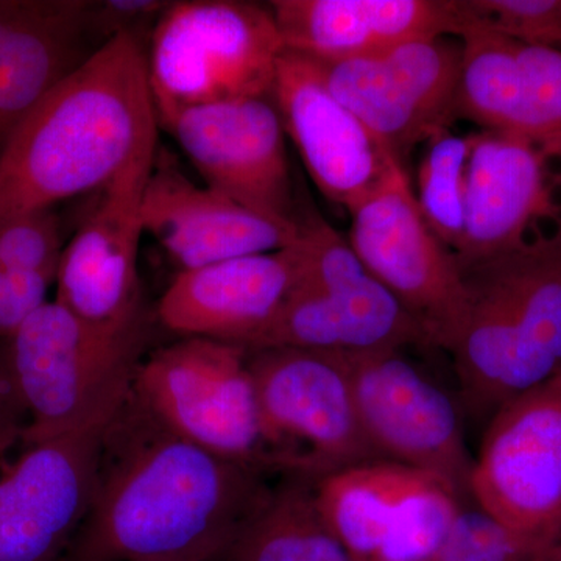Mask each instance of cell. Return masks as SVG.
Instances as JSON below:
<instances>
[{
  "instance_id": "6da1fadb",
  "label": "cell",
  "mask_w": 561,
  "mask_h": 561,
  "mask_svg": "<svg viewBox=\"0 0 561 561\" xmlns=\"http://www.w3.org/2000/svg\"><path fill=\"white\" fill-rule=\"evenodd\" d=\"M130 393L102 427L91 500L60 561H216L273 486Z\"/></svg>"
},
{
  "instance_id": "7a4b0ae2",
  "label": "cell",
  "mask_w": 561,
  "mask_h": 561,
  "mask_svg": "<svg viewBox=\"0 0 561 561\" xmlns=\"http://www.w3.org/2000/svg\"><path fill=\"white\" fill-rule=\"evenodd\" d=\"M147 44L116 36L22 121L0 150V220L102 191L157 150Z\"/></svg>"
},
{
  "instance_id": "3957f363",
  "label": "cell",
  "mask_w": 561,
  "mask_h": 561,
  "mask_svg": "<svg viewBox=\"0 0 561 561\" xmlns=\"http://www.w3.org/2000/svg\"><path fill=\"white\" fill-rule=\"evenodd\" d=\"M459 265L465 308L443 350L468 411L489 421L561 373V219L515 249Z\"/></svg>"
},
{
  "instance_id": "277c9868",
  "label": "cell",
  "mask_w": 561,
  "mask_h": 561,
  "mask_svg": "<svg viewBox=\"0 0 561 561\" xmlns=\"http://www.w3.org/2000/svg\"><path fill=\"white\" fill-rule=\"evenodd\" d=\"M147 337L146 319L105 330L57 300L41 306L0 342L27 412L21 446L105 426L130 397Z\"/></svg>"
},
{
  "instance_id": "5b68a950",
  "label": "cell",
  "mask_w": 561,
  "mask_h": 561,
  "mask_svg": "<svg viewBox=\"0 0 561 561\" xmlns=\"http://www.w3.org/2000/svg\"><path fill=\"white\" fill-rule=\"evenodd\" d=\"M297 221L294 286L249 350L360 354L427 343L419 321L320 214L309 209Z\"/></svg>"
},
{
  "instance_id": "8992f818",
  "label": "cell",
  "mask_w": 561,
  "mask_h": 561,
  "mask_svg": "<svg viewBox=\"0 0 561 561\" xmlns=\"http://www.w3.org/2000/svg\"><path fill=\"white\" fill-rule=\"evenodd\" d=\"M283 51L271 9L242 0L172 2L147 46L157 119L206 103L272 99Z\"/></svg>"
},
{
  "instance_id": "52a82bcc",
  "label": "cell",
  "mask_w": 561,
  "mask_h": 561,
  "mask_svg": "<svg viewBox=\"0 0 561 561\" xmlns=\"http://www.w3.org/2000/svg\"><path fill=\"white\" fill-rule=\"evenodd\" d=\"M249 365L276 470L313 481L379 460L360 427L345 354L249 350Z\"/></svg>"
},
{
  "instance_id": "ba28073f",
  "label": "cell",
  "mask_w": 561,
  "mask_h": 561,
  "mask_svg": "<svg viewBox=\"0 0 561 561\" xmlns=\"http://www.w3.org/2000/svg\"><path fill=\"white\" fill-rule=\"evenodd\" d=\"M133 393L162 424L208 451L276 470L262 437L249 350L210 339H181L140 362Z\"/></svg>"
},
{
  "instance_id": "9c48e42d",
  "label": "cell",
  "mask_w": 561,
  "mask_h": 561,
  "mask_svg": "<svg viewBox=\"0 0 561 561\" xmlns=\"http://www.w3.org/2000/svg\"><path fill=\"white\" fill-rule=\"evenodd\" d=\"M470 497L535 548L561 540V373L491 415Z\"/></svg>"
},
{
  "instance_id": "30bf717a",
  "label": "cell",
  "mask_w": 561,
  "mask_h": 561,
  "mask_svg": "<svg viewBox=\"0 0 561 561\" xmlns=\"http://www.w3.org/2000/svg\"><path fill=\"white\" fill-rule=\"evenodd\" d=\"M350 214V243L362 264L419 321L427 345L445 348L463 313V278L456 254L423 219L402 162L391 160Z\"/></svg>"
},
{
  "instance_id": "8fae6325",
  "label": "cell",
  "mask_w": 561,
  "mask_h": 561,
  "mask_svg": "<svg viewBox=\"0 0 561 561\" xmlns=\"http://www.w3.org/2000/svg\"><path fill=\"white\" fill-rule=\"evenodd\" d=\"M311 483L320 515L354 561H426L456 519L442 478L394 461L354 465Z\"/></svg>"
},
{
  "instance_id": "7c38bea8",
  "label": "cell",
  "mask_w": 561,
  "mask_h": 561,
  "mask_svg": "<svg viewBox=\"0 0 561 561\" xmlns=\"http://www.w3.org/2000/svg\"><path fill=\"white\" fill-rule=\"evenodd\" d=\"M312 60V58H311ZM316 62L332 95L402 162L456 121L460 39L409 41L370 57Z\"/></svg>"
},
{
  "instance_id": "4fadbf2b",
  "label": "cell",
  "mask_w": 561,
  "mask_h": 561,
  "mask_svg": "<svg viewBox=\"0 0 561 561\" xmlns=\"http://www.w3.org/2000/svg\"><path fill=\"white\" fill-rule=\"evenodd\" d=\"M345 357L360 427L379 460L431 472L470 496L472 459L448 393L401 350Z\"/></svg>"
},
{
  "instance_id": "5bb4252c",
  "label": "cell",
  "mask_w": 561,
  "mask_h": 561,
  "mask_svg": "<svg viewBox=\"0 0 561 561\" xmlns=\"http://www.w3.org/2000/svg\"><path fill=\"white\" fill-rule=\"evenodd\" d=\"M203 184L278 221L295 220L286 131L272 99H238L158 116Z\"/></svg>"
},
{
  "instance_id": "9a60e30c",
  "label": "cell",
  "mask_w": 561,
  "mask_h": 561,
  "mask_svg": "<svg viewBox=\"0 0 561 561\" xmlns=\"http://www.w3.org/2000/svg\"><path fill=\"white\" fill-rule=\"evenodd\" d=\"M454 117L529 140L561 183V50L486 28L461 27Z\"/></svg>"
},
{
  "instance_id": "2e32d148",
  "label": "cell",
  "mask_w": 561,
  "mask_h": 561,
  "mask_svg": "<svg viewBox=\"0 0 561 561\" xmlns=\"http://www.w3.org/2000/svg\"><path fill=\"white\" fill-rule=\"evenodd\" d=\"M154 153L142 154L103 187L98 206L62 250L55 300L94 327L124 330L144 320L138 251Z\"/></svg>"
},
{
  "instance_id": "e0dca14e",
  "label": "cell",
  "mask_w": 561,
  "mask_h": 561,
  "mask_svg": "<svg viewBox=\"0 0 561 561\" xmlns=\"http://www.w3.org/2000/svg\"><path fill=\"white\" fill-rule=\"evenodd\" d=\"M102 427L24 445L0 463V561L61 560L90 504Z\"/></svg>"
},
{
  "instance_id": "ac0fdd59",
  "label": "cell",
  "mask_w": 561,
  "mask_h": 561,
  "mask_svg": "<svg viewBox=\"0 0 561 561\" xmlns=\"http://www.w3.org/2000/svg\"><path fill=\"white\" fill-rule=\"evenodd\" d=\"M272 101L321 194L353 213L394 158L332 95L311 58L280 54Z\"/></svg>"
},
{
  "instance_id": "d6986e66",
  "label": "cell",
  "mask_w": 561,
  "mask_h": 561,
  "mask_svg": "<svg viewBox=\"0 0 561 561\" xmlns=\"http://www.w3.org/2000/svg\"><path fill=\"white\" fill-rule=\"evenodd\" d=\"M560 191L551 162L529 140L490 130L472 135L457 262L489 260L561 219Z\"/></svg>"
},
{
  "instance_id": "ffe728a7",
  "label": "cell",
  "mask_w": 561,
  "mask_h": 561,
  "mask_svg": "<svg viewBox=\"0 0 561 561\" xmlns=\"http://www.w3.org/2000/svg\"><path fill=\"white\" fill-rule=\"evenodd\" d=\"M142 224L180 272L289 249L300 238L297 221L268 219L206 184L198 186L171 154L158 150L144 191Z\"/></svg>"
},
{
  "instance_id": "44dd1931",
  "label": "cell",
  "mask_w": 561,
  "mask_h": 561,
  "mask_svg": "<svg viewBox=\"0 0 561 561\" xmlns=\"http://www.w3.org/2000/svg\"><path fill=\"white\" fill-rule=\"evenodd\" d=\"M294 249L250 254L176 273L158 305V320L183 339L249 348L275 319L294 286Z\"/></svg>"
},
{
  "instance_id": "7402d4cb",
  "label": "cell",
  "mask_w": 561,
  "mask_h": 561,
  "mask_svg": "<svg viewBox=\"0 0 561 561\" xmlns=\"http://www.w3.org/2000/svg\"><path fill=\"white\" fill-rule=\"evenodd\" d=\"M101 47L91 0H0V150L33 108Z\"/></svg>"
},
{
  "instance_id": "603a6c76",
  "label": "cell",
  "mask_w": 561,
  "mask_h": 561,
  "mask_svg": "<svg viewBox=\"0 0 561 561\" xmlns=\"http://www.w3.org/2000/svg\"><path fill=\"white\" fill-rule=\"evenodd\" d=\"M271 11L284 50L320 61L370 57L459 28L454 0H275Z\"/></svg>"
},
{
  "instance_id": "cb8c5ba5",
  "label": "cell",
  "mask_w": 561,
  "mask_h": 561,
  "mask_svg": "<svg viewBox=\"0 0 561 561\" xmlns=\"http://www.w3.org/2000/svg\"><path fill=\"white\" fill-rule=\"evenodd\" d=\"M216 561H354L313 500L309 479L272 489Z\"/></svg>"
},
{
  "instance_id": "d4e9b609",
  "label": "cell",
  "mask_w": 561,
  "mask_h": 561,
  "mask_svg": "<svg viewBox=\"0 0 561 561\" xmlns=\"http://www.w3.org/2000/svg\"><path fill=\"white\" fill-rule=\"evenodd\" d=\"M472 135L448 130L427 142L420 164L415 198L432 232L454 254L460 249L465 230V198Z\"/></svg>"
},
{
  "instance_id": "484cf974",
  "label": "cell",
  "mask_w": 561,
  "mask_h": 561,
  "mask_svg": "<svg viewBox=\"0 0 561 561\" xmlns=\"http://www.w3.org/2000/svg\"><path fill=\"white\" fill-rule=\"evenodd\" d=\"M459 28H486L511 38L542 44L561 35V0H454Z\"/></svg>"
},
{
  "instance_id": "4316f807",
  "label": "cell",
  "mask_w": 561,
  "mask_h": 561,
  "mask_svg": "<svg viewBox=\"0 0 561 561\" xmlns=\"http://www.w3.org/2000/svg\"><path fill=\"white\" fill-rule=\"evenodd\" d=\"M62 250L61 220L54 208L0 220V264L7 271L57 276Z\"/></svg>"
},
{
  "instance_id": "83f0119b",
  "label": "cell",
  "mask_w": 561,
  "mask_h": 561,
  "mask_svg": "<svg viewBox=\"0 0 561 561\" xmlns=\"http://www.w3.org/2000/svg\"><path fill=\"white\" fill-rule=\"evenodd\" d=\"M538 551L476 507L463 508L451 534L426 561H526Z\"/></svg>"
},
{
  "instance_id": "f1b7e54d",
  "label": "cell",
  "mask_w": 561,
  "mask_h": 561,
  "mask_svg": "<svg viewBox=\"0 0 561 561\" xmlns=\"http://www.w3.org/2000/svg\"><path fill=\"white\" fill-rule=\"evenodd\" d=\"M172 2L164 0H91V25L99 44L121 35L149 46L151 32Z\"/></svg>"
},
{
  "instance_id": "f546056e",
  "label": "cell",
  "mask_w": 561,
  "mask_h": 561,
  "mask_svg": "<svg viewBox=\"0 0 561 561\" xmlns=\"http://www.w3.org/2000/svg\"><path fill=\"white\" fill-rule=\"evenodd\" d=\"M55 283L57 276L49 273L7 271L0 264V342L49 301L47 294Z\"/></svg>"
},
{
  "instance_id": "4dcf8cb0",
  "label": "cell",
  "mask_w": 561,
  "mask_h": 561,
  "mask_svg": "<svg viewBox=\"0 0 561 561\" xmlns=\"http://www.w3.org/2000/svg\"><path fill=\"white\" fill-rule=\"evenodd\" d=\"M27 426V412L0 345V463L14 446L22 445Z\"/></svg>"
},
{
  "instance_id": "1f68e13d",
  "label": "cell",
  "mask_w": 561,
  "mask_h": 561,
  "mask_svg": "<svg viewBox=\"0 0 561 561\" xmlns=\"http://www.w3.org/2000/svg\"><path fill=\"white\" fill-rule=\"evenodd\" d=\"M526 561H561V540L553 542L548 548L541 549V551L535 552Z\"/></svg>"
},
{
  "instance_id": "d6a6232c",
  "label": "cell",
  "mask_w": 561,
  "mask_h": 561,
  "mask_svg": "<svg viewBox=\"0 0 561 561\" xmlns=\"http://www.w3.org/2000/svg\"><path fill=\"white\" fill-rule=\"evenodd\" d=\"M546 46L557 47V49L561 50V35L553 36V38L546 41Z\"/></svg>"
}]
</instances>
